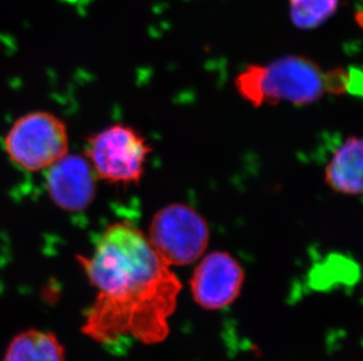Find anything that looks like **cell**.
<instances>
[{
	"mask_svg": "<svg viewBox=\"0 0 363 361\" xmlns=\"http://www.w3.org/2000/svg\"><path fill=\"white\" fill-rule=\"evenodd\" d=\"M79 262L98 290L82 328L86 336L106 345L127 338L158 344L168 337L182 283L144 232L123 222L111 224L91 257Z\"/></svg>",
	"mask_w": 363,
	"mask_h": 361,
	"instance_id": "1",
	"label": "cell"
},
{
	"mask_svg": "<svg viewBox=\"0 0 363 361\" xmlns=\"http://www.w3.org/2000/svg\"><path fill=\"white\" fill-rule=\"evenodd\" d=\"M245 282L242 266L225 251L208 253L196 266L189 282L196 303L205 310H220L240 296Z\"/></svg>",
	"mask_w": 363,
	"mask_h": 361,
	"instance_id": "6",
	"label": "cell"
},
{
	"mask_svg": "<svg viewBox=\"0 0 363 361\" xmlns=\"http://www.w3.org/2000/svg\"><path fill=\"white\" fill-rule=\"evenodd\" d=\"M209 227L196 209L173 203L159 210L148 230V242L166 265L196 262L208 246Z\"/></svg>",
	"mask_w": 363,
	"mask_h": 361,
	"instance_id": "5",
	"label": "cell"
},
{
	"mask_svg": "<svg viewBox=\"0 0 363 361\" xmlns=\"http://www.w3.org/2000/svg\"><path fill=\"white\" fill-rule=\"evenodd\" d=\"M339 4L340 0H289L291 21L300 30H314L335 13Z\"/></svg>",
	"mask_w": 363,
	"mask_h": 361,
	"instance_id": "10",
	"label": "cell"
},
{
	"mask_svg": "<svg viewBox=\"0 0 363 361\" xmlns=\"http://www.w3.org/2000/svg\"><path fill=\"white\" fill-rule=\"evenodd\" d=\"M152 148L132 127L117 123L89 137L87 161L94 174L111 183H138Z\"/></svg>",
	"mask_w": 363,
	"mask_h": 361,
	"instance_id": "4",
	"label": "cell"
},
{
	"mask_svg": "<svg viewBox=\"0 0 363 361\" xmlns=\"http://www.w3.org/2000/svg\"><path fill=\"white\" fill-rule=\"evenodd\" d=\"M3 361H65V351L55 334L25 331L12 339Z\"/></svg>",
	"mask_w": 363,
	"mask_h": 361,
	"instance_id": "9",
	"label": "cell"
},
{
	"mask_svg": "<svg viewBox=\"0 0 363 361\" xmlns=\"http://www.w3.org/2000/svg\"><path fill=\"white\" fill-rule=\"evenodd\" d=\"M362 146L360 137H347L325 166V184L343 195L362 193Z\"/></svg>",
	"mask_w": 363,
	"mask_h": 361,
	"instance_id": "8",
	"label": "cell"
},
{
	"mask_svg": "<svg viewBox=\"0 0 363 361\" xmlns=\"http://www.w3.org/2000/svg\"><path fill=\"white\" fill-rule=\"evenodd\" d=\"M235 86L241 98L254 107L280 103L302 106L328 93V75L309 59L287 55L268 65L247 67Z\"/></svg>",
	"mask_w": 363,
	"mask_h": 361,
	"instance_id": "2",
	"label": "cell"
},
{
	"mask_svg": "<svg viewBox=\"0 0 363 361\" xmlns=\"http://www.w3.org/2000/svg\"><path fill=\"white\" fill-rule=\"evenodd\" d=\"M4 146L18 167L37 173L69 154V133L65 123L55 114L44 110L28 113L11 127Z\"/></svg>",
	"mask_w": 363,
	"mask_h": 361,
	"instance_id": "3",
	"label": "cell"
},
{
	"mask_svg": "<svg viewBox=\"0 0 363 361\" xmlns=\"http://www.w3.org/2000/svg\"><path fill=\"white\" fill-rule=\"evenodd\" d=\"M46 171L48 193L57 207L69 212L89 208L96 196V174L87 159L66 154Z\"/></svg>",
	"mask_w": 363,
	"mask_h": 361,
	"instance_id": "7",
	"label": "cell"
}]
</instances>
